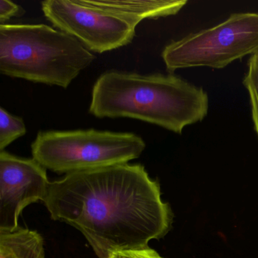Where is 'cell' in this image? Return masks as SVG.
I'll use <instances>...</instances> for the list:
<instances>
[{"label": "cell", "mask_w": 258, "mask_h": 258, "mask_svg": "<svg viewBox=\"0 0 258 258\" xmlns=\"http://www.w3.org/2000/svg\"><path fill=\"white\" fill-rule=\"evenodd\" d=\"M25 11L22 7L10 0H0V23L5 25L6 22L13 17H21Z\"/></svg>", "instance_id": "obj_12"}, {"label": "cell", "mask_w": 258, "mask_h": 258, "mask_svg": "<svg viewBox=\"0 0 258 258\" xmlns=\"http://www.w3.org/2000/svg\"><path fill=\"white\" fill-rule=\"evenodd\" d=\"M79 40L46 25H0V72L66 89L94 61Z\"/></svg>", "instance_id": "obj_3"}, {"label": "cell", "mask_w": 258, "mask_h": 258, "mask_svg": "<svg viewBox=\"0 0 258 258\" xmlns=\"http://www.w3.org/2000/svg\"><path fill=\"white\" fill-rule=\"evenodd\" d=\"M41 8L54 27L92 52L103 53L123 47L135 37L136 28L131 24L80 0H46L41 3Z\"/></svg>", "instance_id": "obj_6"}, {"label": "cell", "mask_w": 258, "mask_h": 258, "mask_svg": "<svg viewBox=\"0 0 258 258\" xmlns=\"http://www.w3.org/2000/svg\"><path fill=\"white\" fill-rule=\"evenodd\" d=\"M145 149L137 134L94 129L40 131L31 144L33 158L46 170L66 175L127 164Z\"/></svg>", "instance_id": "obj_4"}, {"label": "cell", "mask_w": 258, "mask_h": 258, "mask_svg": "<svg viewBox=\"0 0 258 258\" xmlns=\"http://www.w3.org/2000/svg\"><path fill=\"white\" fill-rule=\"evenodd\" d=\"M208 110V93L176 75L111 71L95 83L89 111L99 118L130 117L181 134Z\"/></svg>", "instance_id": "obj_2"}, {"label": "cell", "mask_w": 258, "mask_h": 258, "mask_svg": "<svg viewBox=\"0 0 258 258\" xmlns=\"http://www.w3.org/2000/svg\"><path fill=\"white\" fill-rule=\"evenodd\" d=\"M26 132V126L22 117L13 115L4 108H0V151H4Z\"/></svg>", "instance_id": "obj_10"}, {"label": "cell", "mask_w": 258, "mask_h": 258, "mask_svg": "<svg viewBox=\"0 0 258 258\" xmlns=\"http://www.w3.org/2000/svg\"><path fill=\"white\" fill-rule=\"evenodd\" d=\"M44 239L37 231L21 228L0 232V258H45Z\"/></svg>", "instance_id": "obj_9"}, {"label": "cell", "mask_w": 258, "mask_h": 258, "mask_svg": "<svg viewBox=\"0 0 258 258\" xmlns=\"http://www.w3.org/2000/svg\"><path fill=\"white\" fill-rule=\"evenodd\" d=\"M258 52V13H237L212 28L188 34L164 47L169 72L188 68L223 69Z\"/></svg>", "instance_id": "obj_5"}, {"label": "cell", "mask_w": 258, "mask_h": 258, "mask_svg": "<svg viewBox=\"0 0 258 258\" xmlns=\"http://www.w3.org/2000/svg\"><path fill=\"white\" fill-rule=\"evenodd\" d=\"M84 5L102 10L131 24L134 28L144 19H156L177 14L186 0H80Z\"/></svg>", "instance_id": "obj_8"}, {"label": "cell", "mask_w": 258, "mask_h": 258, "mask_svg": "<svg viewBox=\"0 0 258 258\" xmlns=\"http://www.w3.org/2000/svg\"><path fill=\"white\" fill-rule=\"evenodd\" d=\"M108 258H164L150 247L113 253Z\"/></svg>", "instance_id": "obj_13"}, {"label": "cell", "mask_w": 258, "mask_h": 258, "mask_svg": "<svg viewBox=\"0 0 258 258\" xmlns=\"http://www.w3.org/2000/svg\"><path fill=\"white\" fill-rule=\"evenodd\" d=\"M43 203L52 220L80 231L99 258L149 247L173 222L159 183L139 164L66 175L50 182Z\"/></svg>", "instance_id": "obj_1"}, {"label": "cell", "mask_w": 258, "mask_h": 258, "mask_svg": "<svg viewBox=\"0 0 258 258\" xmlns=\"http://www.w3.org/2000/svg\"><path fill=\"white\" fill-rule=\"evenodd\" d=\"M247 67L243 84L248 93L252 120L258 136V52L250 57Z\"/></svg>", "instance_id": "obj_11"}, {"label": "cell", "mask_w": 258, "mask_h": 258, "mask_svg": "<svg viewBox=\"0 0 258 258\" xmlns=\"http://www.w3.org/2000/svg\"><path fill=\"white\" fill-rule=\"evenodd\" d=\"M49 184L46 169L34 158L0 151V232L19 229L23 210L44 202Z\"/></svg>", "instance_id": "obj_7"}]
</instances>
